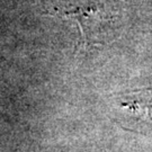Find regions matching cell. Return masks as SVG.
<instances>
[{"mask_svg": "<svg viewBox=\"0 0 152 152\" xmlns=\"http://www.w3.org/2000/svg\"><path fill=\"white\" fill-rule=\"evenodd\" d=\"M121 106L135 120V131L152 134V88L127 94Z\"/></svg>", "mask_w": 152, "mask_h": 152, "instance_id": "7a4b0ae2", "label": "cell"}, {"mask_svg": "<svg viewBox=\"0 0 152 152\" xmlns=\"http://www.w3.org/2000/svg\"><path fill=\"white\" fill-rule=\"evenodd\" d=\"M50 15L76 22L83 46L105 43L118 18L115 6L108 0H81L71 7L54 8Z\"/></svg>", "mask_w": 152, "mask_h": 152, "instance_id": "6da1fadb", "label": "cell"}]
</instances>
